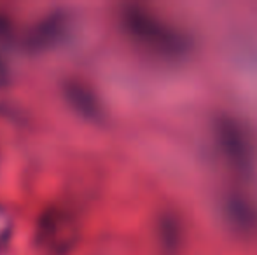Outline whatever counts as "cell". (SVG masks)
<instances>
[{
	"label": "cell",
	"mask_w": 257,
	"mask_h": 255,
	"mask_svg": "<svg viewBox=\"0 0 257 255\" xmlns=\"http://www.w3.org/2000/svg\"><path fill=\"white\" fill-rule=\"evenodd\" d=\"M67 32V18L63 14H51L49 18L42 20L35 28L28 34V42L32 49H46L56 44L63 34Z\"/></svg>",
	"instance_id": "3957f363"
},
{
	"label": "cell",
	"mask_w": 257,
	"mask_h": 255,
	"mask_svg": "<svg viewBox=\"0 0 257 255\" xmlns=\"http://www.w3.org/2000/svg\"><path fill=\"white\" fill-rule=\"evenodd\" d=\"M124 25L135 41L158 53H177L184 46L175 32H172L168 27H163L158 20L142 11H128L124 14Z\"/></svg>",
	"instance_id": "7a4b0ae2"
},
{
	"label": "cell",
	"mask_w": 257,
	"mask_h": 255,
	"mask_svg": "<svg viewBox=\"0 0 257 255\" xmlns=\"http://www.w3.org/2000/svg\"><path fill=\"white\" fill-rule=\"evenodd\" d=\"M11 238H13V218L9 211L0 204V255L7 250Z\"/></svg>",
	"instance_id": "5b68a950"
},
{
	"label": "cell",
	"mask_w": 257,
	"mask_h": 255,
	"mask_svg": "<svg viewBox=\"0 0 257 255\" xmlns=\"http://www.w3.org/2000/svg\"><path fill=\"white\" fill-rule=\"evenodd\" d=\"M79 225L70 211L49 208L41 215L37 224V245L49 255L68 253L77 243Z\"/></svg>",
	"instance_id": "6da1fadb"
},
{
	"label": "cell",
	"mask_w": 257,
	"mask_h": 255,
	"mask_svg": "<svg viewBox=\"0 0 257 255\" xmlns=\"http://www.w3.org/2000/svg\"><path fill=\"white\" fill-rule=\"evenodd\" d=\"M11 82V70L7 67V63L0 58V88H6Z\"/></svg>",
	"instance_id": "8992f818"
},
{
	"label": "cell",
	"mask_w": 257,
	"mask_h": 255,
	"mask_svg": "<svg viewBox=\"0 0 257 255\" xmlns=\"http://www.w3.org/2000/svg\"><path fill=\"white\" fill-rule=\"evenodd\" d=\"M65 96H67L68 103L79 114H82L86 117H91V119L98 117L100 107L98 102H96V96L84 84H81V82H68L65 86Z\"/></svg>",
	"instance_id": "277c9868"
}]
</instances>
